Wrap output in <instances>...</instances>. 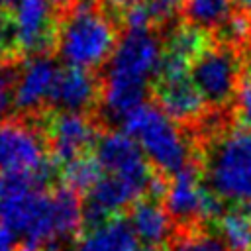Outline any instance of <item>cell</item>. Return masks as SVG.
<instances>
[{
    "instance_id": "83f0119b",
    "label": "cell",
    "mask_w": 251,
    "mask_h": 251,
    "mask_svg": "<svg viewBox=\"0 0 251 251\" xmlns=\"http://www.w3.org/2000/svg\"><path fill=\"white\" fill-rule=\"evenodd\" d=\"M47 4H55V6H69V4H73V2H76V0H45Z\"/></svg>"
},
{
    "instance_id": "ac0fdd59",
    "label": "cell",
    "mask_w": 251,
    "mask_h": 251,
    "mask_svg": "<svg viewBox=\"0 0 251 251\" xmlns=\"http://www.w3.org/2000/svg\"><path fill=\"white\" fill-rule=\"evenodd\" d=\"M235 8L231 0H182L180 16L186 25L204 33L218 31L231 16Z\"/></svg>"
},
{
    "instance_id": "7402d4cb",
    "label": "cell",
    "mask_w": 251,
    "mask_h": 251,
    "mask_svg": "<svg viewBox=\"0 0 251 251\" xmlns=\"http://www.w3.org/2000/svg\"><path fill=\"white\" fill-rule=\"evenodd\" d=\"M16 76H18L16 67L8 63H0V126L4 124V116L8 114V108L12 104V90L16 84Z\"/></svg>"
},
{
    "instance_id": "4dcf8cb0",
    "label": "cell",
    "mask_w": 251,
    "mask_h": 251,
    "mask_svg": "<svg viewBox=\"0 0 251 251\" xmlns=\"http://www.w3.org/2000/svg\"><path fill=\"white\" fill-rule=\"evenodd\" d=\"M20 251H35V247H24V249H20Z\"/></svg>"
},
{
    "instance_id": "ffe728a7",
    "label": "cell",
    "mask_w": 251,
    "mask_h": 251,
    "mask_svg": "<svg viewBox=\"0 0 251 251\" xmlns=\"http://www.w3.org/2000/svg\"><path fill=\"white\" fill-rule=\"evenodd\" d=\"M63 176H65V182L69 188L73 190H90L98 178L102 176V169L98 167L96 159L94 157H88V155H82L71 163H67L63 167Z\"/></svg>"
},
{
    "instance_id": "30bf717a",
    "label": "cell",
    "mask_w": 251,
    "mask_h": 251,
    "mask_svg": "<svg viewBox=\"0 0 251 251\" xmlns=\"http://www.w3.org/2000/svg\"><path fill=\"white\" fill-rule=\"evenodd\" d=\"M10 27L18 49L31 55H45L57 37L53 31L51 6L45 0H18L14 4Z\"/></svg>"
},
{
    "instance_id": "9a60e30c",
    "label": "cell",
    "mask_w": 251,
    "mask_h": 251,
    "mask_svg": "<svg viewBox=\"0 0 251 251\" xmlns=\"http://www.w3.org/2000/svg\"><path fill=\"white\" fill-rule=\"evenodd\" d=\"M98 96H100V82L90 71L65 67L59 71L49 102L55 108H59V112L82 114L84 110L94 106Z\"/></svg>"
},
{
    "instance_id": "6da1fadb",
    "label": "cell",
    "mask_w": 251,
    "mask_h": 251,
    "mask_svg": "<svg viewBox=\"0 0 251 251\" xmlns=\"http://www.w3.org/2000/svg\"><path fill=\"white\" fill-rule=\"evenodd\" d=\"M0 222L27 247L75 237L84 224V204L69 186L47 192L37 175H0Z\"/></svg>"
},
{
    "instance_id": "f1b7e54d",
    "label": "cell",
    "mask_w": 251,
    "mask_h": 251,
    "mask_svg": "<svg viewBox=\"0 0 251 251\" xmlns=\"http://www.w3.org/2000/svg\"><path fill=\"white\" fill-rule=\"evenodd\" d=\"M18 0H0V10H4V8H8V6H14Z\"/></svg>"
},
{
    "instance_id": "d6986e66",
    "label": "cell",
    "mask_w": 251,
    "mask_h": 251,
    "mask_svg": "<svg viewBox=\"0 0 251 251\" xmlns=\"http://www.w3.org/2000/svg\"><path fill=\"white\" fill-rule=\"evenodd\" d=\"M218 237L227 251H251V216L245 210H229L216 220Z\"/></svg>"
},
{
    "instance_id": "5bb4252c",
    "label": "cell",
    "mask_w": 251,
    "mask_h": 251,
    "mask_svg": "<svg viewBox=\"0 0 251 251\" xmlns=\"http://www.w3.org/2000/svg\"><path fill=\"white\" fill-rule=\"evenodd\" d=\"M155 104L176 124H192L204 114V100L194 88L190 76L157 78L153 84Z\"/></svg>"
},
{
    "instance_id": "603a6c76",
    "label": "cell",
    "mask_w": 251,
    "mask_h": 251,
    "mask_svg": "<svg viewBox=\"0 0 251 251\" xmlns=\"http://www.w3.org/2000/svg\"><path fill=\"white\" fill-rule=\"evenodd\" d=\"M147 4L155 25H165L167 22L176 18L182 8V0H147Z\"/></svg>"
},
{
    "instance_id": "7c38bea8",
    "label": "cell",
    "mask_w": 251,
    "mask_h": 251,
    "mask_svg": "<svg viewBox=\"0 0 251 251\" xmlns=\"http://www.w3.org/2000/svg\"><path fill=\"white\" fill-rule=\"evenodd\" d=\"M145 192L147 188L133 180L114 175H102L98 182L86 192L84 222L88 226H96L110 218H116L118 212L139 202Z\"/></svg>"
},
{
    "instance_id": "2e32d148",
    "label": "cell",
    "mask_w": 251,
    "mask_h": 251,
    "mask_svg": "<svg viewBox=\"0 0 251 251\" xmlns=\"http://www.w3.org/2000/svg\"><path fill=\"white\" fill-rule=\"evenodd\" d=\"M141 243L124 218H110L90 226L76 241L75 251H141Z\"/></svg>"
},
{
    "instance_id": "5b68a950",
    "label": "cell",
    "mask_w": 251,
    "mask_h": 251,
    "mask_svg": "<svg viewBox=\"0 0 251 251\" xmlns=\"http://www.w3.org/2000/svg\"><path fill=\"white\" fill-rule=\"evenodd\" d=\"M124 131L137 141L145 159L159 175H176L190 165V145L182 129L155 102H145L122 122Z\"/></svg>"
},
{
    "instance_id": "cb8c5ba5",
    "label": "cell",
    "mask_w": 251,
    "mask_h": 251,
    "mask_svg": "<svg viewBox=\"0 0 251 251\" xmlns=\"http://www.w3.org/2000/svg\"><path fill=\"white\" fill-rule=\"evenodd\" d=\"M10 43H14L12 39V27H10V20L0 18V61L6 57Z\"/></svg>"
},
{
    "instance_id": "ba28073f",
    "label": "cell",
    "mask_w": 251,
    "mask_h": 251,
    "mask_svg": "<svg viewBox=\"0 0 251 251\" xmlns=\"http://www.w3.org/2000/svg\"><path fill=\"white\" fill-rule=\"evenodd\" d=\"M102 169V175H114L133 180L147 188L151 186L153 173L141 147L126 131H108L98 135L92 155Z\"/></svg>"
},
{
    "instance_id": "44dd1931",
    "label": "cell",
    "mask_w": 251,
    "mask_h": 251,
    "mask_svg": "<svg viewBox=\"0 0 251 251\" xmlns=\"http://www.w3.org/2000/svg\"><path fill=\"white\" fill-rule=\"evenodd\" d=\"M173 251H227V247L222 243L220 237L192 227L175 239Z\"/></svg>"
},
{
    "instance_id": "8fae6325",
    "label": "cell",
    "mask_w": 251,
    "mask_h": 251,
    "mask_svg": "<svg viewBox=\"0 0 251 251\" xmlns=\"http://www.w3.org/2000/svg\"><path fill=\"white\" fill-rule=\"evenodd\" d=\"M59 65L53 57L31 55L20 69L12 90V104L22 112H35L51 100L59 76Z\"/></svg>"
},
{
    "instance_id": "8992f818",
    "label": "cell",
    "mask_w": 251,
    "mask_h": 251,
    "mask_svg": "<svg viewBox=\"0 0 251 251\" xmlns=\"http://www.w3.org/2000/svg\"><path fill=\"white\" fill-rule=\"evenodd\" d=\"M188 76L206 106L224 110L235 100L241 84V57L231 45L206 43L190 61Z\"/></svg>"
},
{
    "instance_id": "277c9868",
    "label": "cell",
    "mask_w": 251,
    "mask_h": 251,
    "mask_svg": "<svg viewBox=\"0 0 251 251\" xmlns=\"http://www.w3.org/2000/svg\"><path fill=\"white\" fill-rule=\"evenodd\" d=\"M55 43L67 67L90 71L112 57L118 45L116 24L98 8L96 0H76L59 27Z\"/></svg>"
},
{
    "instance_id": "3957f363",
    "label": "cell",
    "mask_w": 251,
    "mask_h": 251,
    "mask_svg": "<svg viewBox=\"0 0 251 251\" xmlns=\"http://www.w3.org/2000/svg\"><path fill=\"white\" fill-rule=\"evenodd\" d=\"M202 180L222 202L251 204V127L222 124L208 135L202 153Z\"/></svg>"
},
{
    "instance_id": "d4e9b609",
    "label": "cell",
    "mask_w": 251,
    "mask_h": 251,
    "mask_svg": "<svg viewBox=\"0 0 251 251\" xmlns=\"http://www.w3.org/2000/svg\"><path fill=\"white\" fill-rule=\"evenodd\" d=\"M16 247V235L0 222V251H14Z\"/></svg>"
},
{
    "instance_id": "f546056e",
    "label": "cell",
    "mask_w": 251,
    "mask_h": 251,
    "mask_svg": "<svg viewBox=\"0 0 251 251\" xmlns=\"http://www.w3.org/2000/svg\"><path fill=\"white\" fill-rule=\"evenodd\" d=\"M141 251H163L161 247H145V249H141Z\"/></svg>"
},
{
    "instance_id": "e0dca14e",
    "label": "cell",
    "mask_w": 251,
    "mask_h": 251,
    "mask_svg": "<svg viewBox=\"0 0 251 251\" xmlns=\"http://www.w3.org/2000/svg\"><path fill=\"white\" fill-rule=\"evenodd\" d=\"M129 226L139 243L147 247H161L173 233V220L163 204L157 200H139L129 212Z\"/></svg>"
},
{
    "instance_id": "1f68e13d",
    "label": "cell",
    "mask_w": 251,
    "mask_h": 251,
    "mask_svg": "<svg viewBox=\"0 0 251 251\" xmlns=\"http://www.w3.org/2000/svg\"><path fill=\"white\" fill-rule=\"evenodd\" d=\"M35 251H39V249H35Z\"/></svg>"
},
{
    "instance_id": "4fadbf2b",
    "label": "cell",
    "mask_w": 251,
    "mask_h": 251,
    "mask_svg": "<svg viewBox=\"0 0 251 251\" xmlns=\"http://www.w3.org/2000/svg\"><path fill=\"white\" fill-rule=\"evenodd\" d=\"M96 139V127L84 114L59 112L49 124V145L55 163L67 165L82 157Z\"/></svg>"
},
{
    "instance_id": "52a82bcc",
    "label": "cell",
    "mask_w": 251,
    "mask_h": 251,
    "mask_svg": "<svg viewBox=\"0 0 251 251\" xmlns=\"http://www.w3.org/2000/svg\"><path fill=\"white\" fill-rule=\"evenodd\" d=\"M165 210L175 222H180L192 229L200 220H212L220 216L222 200L204 186L198 165L190 163L173 175L165 192Z\"/></svg>"
},
{
    "instance_id": "484cf974",
    "label": "cell",
    "mask_w": 251,
    "mask_h": 251,
    "mask_svg": "<svg viewBox=\"0 0 251 251\" xmlns=\"http://www.w3.org/2000/svg\"><path fill=\"white\" fill-rule=\"evenodd\" d=\"M231 4H233V8L237 12H241V14L251 18V0H231Z\"/></svg>"
},
{
    "instance_id": "9c48e42d",
    "label": "cell",
    "mask_w": 251,
    "mask_h": 251,
    "mask_svg": "<svg viewBox=\"0 0 251 251\" xmlns=\"http://www.w3.org/2000/svg\"><path fill=\"white\" fill-rule=\"evenodd\" d=\"M51 159L45 155L41 133L24 122L12 120L0 126V171L35 175Z\"/></svg>"
},
{
    "instance_id": "4316f807",
    "label": "cell",
    "mask_w": 251,
    "mask_h": 251,
    "mask_svg": "<svg viewBox=\"0 0 251 251\" xmlns=\"http://www.w3.org/2000/svg\"><path fill=\"white\" fill-rule=\"evenodd\" d=\"M108 2H112V4H116V6L127 8V6H133V4H139V2H145V0H108Z\"/></svg>"
},
{
    "instance_id": "7a4b0ae2",
    "label": "cell",
    "mask_w": 251,
    "mask_h": 251,
    "mask_svg": "<svg viewBox=\"0 0 251 251\" xmlns=\"http://www.w3.org/2000/svg\"><path fill=\"white\" fill-rule=\"evenodd\" d=\"M165 45L153 29H127L108 59L102 84V110L112 122H124L145 104L149 82L157 78Z\"/></svg>"
}]
</instances>
